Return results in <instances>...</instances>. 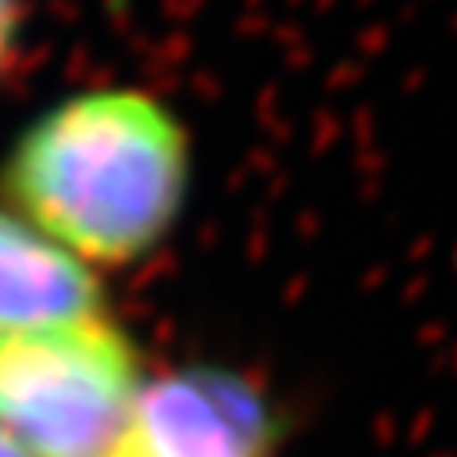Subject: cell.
I'll use <instances>...</instances> for the list:
<instances>
[{
    "label": "cell",
    "instance_id": "7a4b0ae2",
    "mask_svg": "<svg viewBox=\"0 0 457 457\" xmlns=\"http://www.w3.org/2000/svg\"><path fill=\"white\" fill-rule=\"evenodd\" d=\"M137 389L134 347L99 312L0 336V431L27 457H104Z\"/></svg>",
    "mask_w": 457,
    "mask_h": 457
},
{
    "label": "cell",
    "instance_id": "277c9868",
    "mask_svg": "<svg viewBox=\"0 0 457 457\" xmlns=\"http://www.w3.org/2000/svg\"><path fill=\"white\" fill-rule=\"evenodd\" d=\"M99 286L77 255L0 210V336L88 317Z\"/></svg>",
    "mask_w": 457,
    "mask_h": 457
},
{
    "label": "cell",
    "instance_id": "8992f818",
    "mask_svg": "<svg viewBox=\"0 0 457 457\" xmlns=\"http://www.w3.org/2000/svg\"><path fill=\"white\" fill-rule=\"evenodd\" d=\"M0 457H27V450L20 446V442H12L4 431H0Z\"/></svg>",
    "mask_w": 457,
    "mask_h": 457
},
{
    "label": "cell",
    "instance_id": "6da1fadb",
    "mask_svg": "<svg viewBox=\"0 0 457 457\" xmlns=\"http://www.w3.org/2000/svg\"><path fill=\"white\" fill-rule=\"evenodd\" d=\"M4 187L27 225L88 267H119L164 240L187 195V137L141 92H88L38 119Z\"/></svg>",
    "mask_w": 457,
    "mask_h": 457
},
{
    "label": "cell",
    "instance_id": "5b68a950",
    "mask_svg": "<svg viewBox=\"0 0 457 457\" xmlns=\"http://www.w3.org/2000/svg\"><path fill=\"white\" fill-rule=\"evenodd\" d=\"M12 35H16V0H0V65L8 57Z\"/></svg>",
    "mask_w": 457,
    "mask_h": 457
},
{
    "label": "cell",
    "instance_id": "3957f363",
    "mask_svg": "<svg viewBox=\"0 0 457 457\" xmlns=\"http://www.w3.org/2000/svg\"><path fill=\"white\" fill-rule=\"evenodd\" d=\"M278 420L233 370L195 366L141 385L104 457H275Z\"/></svg>",
    "mask_w": 457,
    "mask_h": 457
}]
</instances>
